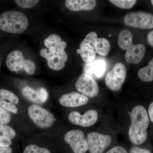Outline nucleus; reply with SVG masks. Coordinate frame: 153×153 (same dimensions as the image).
<instances>
[{"mask_svg": "<svg viewBox=\"0 0 153 153\" xmlns=\"http://www.w3.org/2000/svg\"><path fill=\"white\" fill-rule=\"evenodd\" d=\"M0 133L3 135L9 137L11 140L14 138L16 136V132L15 130L10 126L5 125L0 123Z\"/></svg>", "mask_w": 153, "mask_h": 153, "instance_id": "5701e85b", "label": "nucleus"}, {"mask_svg": "<svg viewBox=\"0 0 153 153\" xmlns=\"http://www.w3.org/2000/svg\"><path fill=\"white\" fill-rule=\"evenodd\" d=\"M11 119V115L8 111L0 106V123L6 124L10 122Z\"/></svg>", "mask_w": 153, "mask_h": 153, "instance_id": "bb28decb", "label": "nucleus"}, {"mask_svg": "<svg viewBox=\"0 0 153 153\" xmlns=\"http://www.w3.org/2000/svg\"><path fill=\"white\" fill-rule=\"evenodd\" d=\"M44 44L47 48L41 49L40 54L47 60L49 68L55 71L63 68L68 59L65 51L66 42L58 35L52 34L45 39Z\"/></svg>", "mask_w": 153, "mask_h": 153, "instance_id": "f257e3e1", "label": "nucleus"}, {"mask_svg": "<svg viewBox=\"0 0 153 153\" xmlns=\"http://www.w3.org/2000/svg\"><path fill=\"white\" fill-rule=\"evenodd\" d=\"M0 98L4 100H8L14 105L19 103V97L11 91L7 89H0Z\"/></svg>", "mask_w": 153, "mask_h": 153, "instance_id": "412c9836", "label": "nucleus"}, {"mask_svg": "<svg viewBox=\"0 0 153 153\" xmlns=\"http://www.w3.org/2000/svg\"><path fill=\"white\" fill-rule=\"evenodd\" d=\"M7 67L10 71L22 72L25 70L30 75L34 74L36 65L32 60L25 59L23 53L19 50H14L9 53L6 60Z\"/></svg>", "mask_w": 153, "mask_h": 153, "instance_id": "20e7f679", "label": "nucleus"}, {"mask_svg": "<svg viewBox=\"0 0 153 153\" xmlns=\"http://www.w3.org/2000/svg\"><path fill=\"white\" fill-rule=\"evenodd\" d=\"M126 76V69L122 63H117L107 74L105 84L111 90L117 91L120 90Z\"/></svg>", "mask_w": 153, "mask_h": 153, "instance_id": "0eeeda50", "label": "nucleus"}, {"mask_svg": "<svg viewBox=\"0 0 153 153\" xmlns=\"http://www.w3.org/2000/svg\"><path fill=\"white\" fill-rule=\"evenodd\" d=\"M106 64L103 60H93L90 63H86L84 67L85 74H88L92 78H101L106 71Z\"/></svg>", "mask_w": 153, "mask_h": 153, "instance_id": "2eb2a0df", "label": "nucleus"}, {"mask_svg": "<svg viewBox=\"0 0 153 153\" xmlns=\"http://www.w3.org/2000/svg\"><path fill=\"white\" fill-rule=\"evenodd\" d=\"M88 102L87 96L76 92L63 94L59 100V103L62 106L71 108L84 105Z\"/></svg>", "mask_w": 153, "mask_h": 153, "instance_id": "ddd939ff", "label": "nucleus"}, {"mask_svg": "<svg viewBox=\"0 0 153 153\" xmlns=\"http://www.w3.org/2000/svg\"><path fill=\"white\" fill-rule=\"evenodd\" d=\"M96 52L102 56L108 55L110 49V44L107 39L97 38L95 43Z\"/></svg>", "mask_w": 153, "mask_h": 153, "instance_id": "6ab92c4d", "label": "nucleus"}, {"mask_svg": "<svg viewBox=\"0 0 153 153\" xmlns=\"http://www.w3.org/2000/svg\"><path fill=\"white\" fill-rule=\"evenodd\" d=\"M98 115L95 110L88 111L83 115L77 111H72L68 116L69 121L75 125L86 127L93 125L98 120Z\"/></svg>", "mask_w": 153, "mask_h": 153, "instance_id": "f8f14e48", "label": "nucleus"}, {"mask_svg": "<svg viewBox=\"0 0 153 153\" xmlns=\"http://www.w3.org/2000/svg\"><path fill=\"white\" fill-rule=\"evenodd\" d=\"M22 94L30 101L38 104L45 103L48 98V92L44 87L35 89L29 86H25L22 89Z\"/></svg>", "mask_w": 153, "mask_h": 153, "instance_id": "4468645a", "label": "nucleus"}, {"mask_svg": "<svg viewBox=\"0 0 153 153\" xmlns=\"http://www.w3.org/2000/svg\"><path fill=\"white\" fill-rule=\"evenodd\" d=\"M97 38V34L95 32H90L80 44V56L86 63H90L95 60L96 55L95 43Z\"/></svg>", "mask_w": 153, "mask_h": 153, "instance_id": "9b49d317", "label": "nucleus"}, {"mask_svg": "<svg viewBox=\"0 0 153 153\" xmlns=\"http://www.w3.org/2000/svg\"><path fill=\"white\" fill-rule=\"evenodd\" d=\"M0 106H1L7 111L12 113L14 114H16L18 112V108L15 105L1 98H0Z\"/></svg>", "mask_w": 153, "mask_h": 153, "instance_id": "393cba45", "label": "nucleus"}, {"mask_svg": "<svg viewBox=\"0 0 153 153\" xmlns=\"http://www.w3.org/2000/svg\"><path fill=\"white\" fill-rule=\"evenodd\" d=\"M129 114L131 120L128 130L129 139L134 145L142 144L147 138V130L149 124L146 110L142 105H137Z\"/></svg>", "mask_w": 153, "mask_h": 153, "instance_id": "f03ea898", "label": "nucleus"}, {"mask_svg": "<svg viewBox=\"0 0 153 153\" xmlns=\"http://www.w3.org/2000/svg\"><path fill=\"white\" fill-rule=\"evenodd\" d=\"M28 25L27 17L19 11H8L0 15V30L4 32L19 34L25 32Z\"/></svg>", "mask_w": 153, "mask_h": 153, "instance_id": "7ed1b4c3", "label": "nucleus"}, {"mask_svg": "<svg viewBox=\"0 0 153 153\" xmlns=\"http://www.w3.org/2000/svg\"><path fill=\"white\" fill-rule=\"evenodd\" d=\"M88 150L90 153H102L111 144V137L96 132L87 134Z\"/></svg>", "mask_w": 153, "mask_h": 153, "instance_id": "1a4fd4ad", "label": "nucleus"}, {"mask_svg": "<svg viewBox=\"0 0 153 153\" xmlns=\"http://www.w3.org/2000/svg\"><path fill=\"white\" fill-rule=\"evenodd\" d=\"M23 153H51L48 149L40 147L36 145H30L27 146Z\"/></svg>", "mask_w": 153, "mask_h": 153, "instance_id": "b1692460", "label": "nucleus"}, {"mask_svg": "<svg viewBox=\"0 0 153 153\" xmlns=\"http://www.w3.org/2000/svg\"><path fill=\"white\" fill-rule=\"evenodd\" d=\"M119 47L123 50H127L133 43V35L128 30H124L119 34L118 39Z\"/></svg>", "mask_w": 153, "mask_h": 153, "instance_id": "a211bd4d", "label": "nucleus"}, {"mask_svg": "<svg viewBox=\"0 0 153 153\" xmlns=\"http://www.w3.org/2000/svg\"><path fill=\"white\" fill-rule=\"evenodd\" d=\"M146 48L143 44H132L125 55L126 60L128 63L137 64L139 63L144 56Z\"/></svg>", "mask_w": 153, "mask_h": 153, "instance_id": "dca6fc26", "label": "nucleus"}, {"mask_svg": "<svg viewBox=\"0 0 153 153\" xmlns=\"http://www.w3.org/2000/svg\"><path fill=\"white\" fill-rule=\"evenodd\" d=\"M64 140L74 153H85L88 150L87 138L82 131L73 130L67 132Z\"/></svg>", "mask_w": 153, "mask_h": 153, "instance_id": "6e6552de", "label": "nucleus"}, {"mask_svg": "<svg viewBox=\"0 0 153 153\" xmlns=\"http://www.w3.org/2000/svg\"><path fill=\"white\" fill-rule=\"evenodd\" d=\"M28 113L30 119L41 128H49L55 121L53 114L38 105H30L28 108Z\"/></svg>", "mask_w": 153, "mask_h": 153, "instance_id": "39448f33", "label": "nucleus"}, {"mask_svg": "<svg viewBox=\"0 0 153 153\" xmlns=\"http://www.w3.org/2000/svg\"><path fill=\"white\" fill-rule=\"evenodd\" d=\"M109 1L115 6L121 9H129L135 4L136 0H110Z\"/></svg>", "mask_w": 153, "mask_h": 153, "instance_id": "4be33fe9", "label": "nucleus"}, {"mask_svg": "<svg viewBox=\"0 0 153 153\" xmlns=\"http://www.w3.org/2000/svg\"><path fill=\"white\" fill-rule=\"evenodd\" d=\"M76 52H77V54H80V50H79V49H78V50H77Z\"/></svg>", "mask_w": 153, "mask_h": 153, "instance_id": "72a5a7b5", "label": "nucleus"}, {"mask_svg": "<svg viewBox=\"0 0 153 153\" xmlns=\"http://www.w3.org/2000/svg\"><path fill=\"white\" fill-rule=\"evenodd\" d=\"M124 22L127 26L132 27L150 30L153 29V15L148 12H131L126 14Z\"/></svg>", "mask_w": 153, "mask_h": 153, "instance_id": "423d86ee", "label": "nucleus"}, {"mask_svg": "<svg viewBox=\"0 0 153 153\" xmlns=\"http://www.w3.org/2000/svg\"><path fill=\"white\" fill-rule=\"evenodd\" d=\"M12 144V141L8 137L3 135H0V147L7 148L10 147Z\"/></svg>", "mask_w": 153, "mask_h": 153, "instance_id": "cd10ccee", "label": "nucleus"}, {"mask_svg": "<svg viewBox=\"0 0 153 153\" xmlns=\"http://www.w3.org/2000/svg\"><path fill=\"white\" fill-rule=\"evenodd\" d=\"M13 150L11 148H4L0 147V153H12Z\"/></svg>", "mask_w": 153, "mask_h": 153, "instance_id": "473e14b6", "label": "nucleus"}, {"mask_svg": "<svg viewBox=\"0 0 153 153\" xmlns=\"http://www.w3.org/2000/svg\"><path fill=\"white\" fill-rule=\"evenodd\" d=\"M147 41L149 45L153 47V30L148 33Z\"/></svg>", "mask_w": 153, "mask_h": 153, "instance_id": "7c9ffc66", "label": "nucleus"}, {"mask_svg": "<svg viewBox=\"0 0 153 153\" xmlns=\"http://www.w3.org/2000/svg\"><path fill=\"white\" fill-rule=\"evenodd\" d=\"M106 153H128V152L124 148L117 146L111 149Z\"/></svg>", "mask_w": 153, "mask_h": 153, "instance_id": "c85d7f7f", "label": "nucleus"}, {"mask_svg": "<svg viewBox=\"0 0 153 153\" xmlns=\"http://www.w3.org/2000/svg\"><path fill=\"white\" fill-rule=\"evenodd\" d=\"M96 1L94 0H66L65 6L70 11L91 10L96 6Z\"/></svg>", "mask_w": 153, "mask_h": 153, "instance_id": "f3484780", "label": "nucleus"}, {"mask_svg": "<svg viewBox=\"0 0 153 153\" xmlns=\"http://www.w3.org/2000/svg\"><path fill=\"white\" fill-rule=\"evenodd\" d=\"M148 113L151 120L153 123V102L149 106Z\"/></svg>", "mask_w": 153, "mask_h": 153, "instance_id": "2f4dec72", "label": "nucleus"}, {"mask_svg": "<svg viewBox=\"0 0 153 153\" xmlns=\"http://www.w3.org/2000/svg\"><path fill=\"white\" fill-rule=\"evenodd\" d=\"M130 153H152L149 150L141 149L137 146H133L131 149Z\"/></svg>", "mask_w": 153, "mask_h": 153, "instance_id": "c756f323", "label": "nucleus"}, {"mask_svg": "<svg viewBox=\"0 0 153 153\" xmlns=\"http://www.w3.org/2000/svg\"><path fill=\"white\" fill-rule=\"evenodd\" d=\"M139 77L146 82L153 80V58L149 62L147 66L141 68L138 72Z\"/></svg>", "mask_w": 153, "mask_h": 153, "instance_id": "aec40b11", "label": "nucleus"}, {"mask_svg": "<svg viewBox=\"0 0 153 153\" xmlns=\"http://www.w3.org/2000/svg\"><path fill=\"white\" fill-rule=\"evenodd\" d=\"M1 60H0V67H1Z\"/></svg>", "mask_w": 153, "mask_h": 153, "instance_id": "c9c22d12", "label": "nucleus"}, {"mask_svg": "<svg viewBox=\"0 0 153 153\" xmlns=\"http://www.w3.org/2000/svg\"><path fill=\"white\" fill-rule=\"evenodd\" d=\"M76 90L83 95L94 97L98 95L99 88L95 79L88 74H81L75 83Z\"/></svg>", "mask_w": 153, "mask_h": 153, "instance_id": "9d476101", "label": "nucleus"}, {"mask_svg": "<svg viewBox=\"0 0 153 153\" xmlns=\"http://www.w3.org/2000/svg\"><path fill=\"white\" fill-rule=\"evenodd\" d=\"M151 1V3H152V5L153 6V0H152Z\"/></svg>", "mask_w": 153, "mask_h": 153, "instance_id": "f704fd0d", "label": "nucleus"}, {"mask_svg": "<svg viewBox=\"0 0 153 153\" xmlns=\"http://www.w3.org/2000/svg\"><path fill=\"white\" fill-rule=\"evenodd\" d=\"M39 1L38 0H16L15 2L20 7L27 9L33 7L37 4Z\"/></svg>", "mask_w": 153, "mask_h": 153, "instance_id": "a878e982", "label": "nucleus"}]
</instances>
